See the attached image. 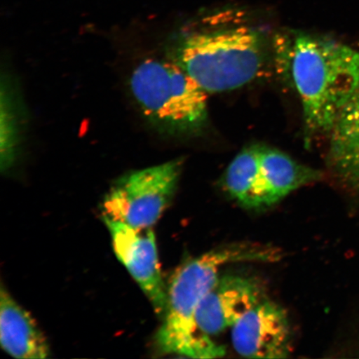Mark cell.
Here are the masks:
<instances>
[{"mask_svg":"<svg viewBox=\"0 0 359 359\" xmlns=\"http://www.w3.org/2000/svg\"><path fill=\"white\" fill-rule=\"evenodd\" d=\"M130 88L143 115L165 131L193 133L208 122V93L173 60L142 62Z\"/></svg>","mask_w":359,"mask_h":359,"instance_id":"4","label":"cell"},{"mask_svg":"<svg viewBox=\"0 0 359 359\" xmlns=\"http://www.w3.org/2000/svg\"><path fill=\"white\" fill-rule=\"evenodd\" d=\"M269 46L262 31L247 25L191 31L175 47L173 61L206 93L232 91L257 79Z\"/></svg>","mask_w":359,"mask_h":359,"instance_id":"3","label":"cell"},{"mask_svg":"<svg viewBox=\"0 0 359 359\" xmlns=\"http://www.w3.org/2000/svg\"><path fill=\"white\" fill-rule=\"evenodd\" d=\"M330 134V167L341 182L359 191V85Z\"/></svg>","mask_w":359,"mask_h":359,"instance_id":"11","label":"cell"},{"mask_svg":"<svg viewBox=\"0 0 359 359\" xmlns=\"http://www.w3.org/2000/svg\"><path fill=\"white\" fill-rule=\"evenodd\" d=\"M233 347L250 358L279 359L292 353V330L280 305L268 299L247 312L231 327Z\"/></svg>","mask_w":359,"mask_h":359,"instance_id":"7","label":"cell"},{"mask_svg":"<svg viewBox=\"0 0 359 359\" xmlns=\"http://www.w3.org/2000/svg\"><path fill=\"white\" fill-rule=\"evenodd\" d=\"M281 257L278 247L244 241L219 246L184 264L168 289L167 309L156 335L158 352L193 358L223 357L224 348L197 326L196 313L201 299L218 280L219 269L227 264L272 263Z\"/></svg>","mask_w":359,"mask_h":359,"instance_id":"1","label":"cell"},{"mask_svg":"<svg viewBox=\"0 0 359 359\" xmlns=\"http://www.w3.org/2000/svg\"><path fill=\"white\" fill-rule=\"evenodd\" d=\"M0 343L20 359H43L50 353L47 339L32 316L2 286L0 291Z\"/></svg>","mask_w":359,"mask_h":359,"instance_id":"10","label":"cell"},{"mask_svg":"<svg viewBox=\"0 0 359 359\" xmlns=\"http://www.w3.org/2000/svg\"><path fill=\"white\" fill-rule=\"evenodd\" d=\"M266 298L262 286L250 278L219 277L197 309V326L205 335L221 334Z\"/></svg>","mask_w":359,"mask_h":359,"instance_id":"8","label":"cell"},{"mask_svg":"<svg viewBox=\"0 0 359 359\" xmlns=\"http://www.w3.org/2000/svg\"><path fill=\"white\" fill-rule=\"evenodd\" d=\"M182 168L177 159L125 175L103 199L102 218L136 229L154 226L176 193Z\"/></svg>","mask_w":359,"mask_h":359,"instance_id":"5","label":"cell"},{"mask_svg":"<svg viewBox=\"0 0 359 359\" xmlns=\"http://www.w3.org/2000/svg\"><path fill=\"white\" fill-rule=\"evenodd\" d=\"M10 93L6 88L1 91V137H0V160L3 172L12 167L15 158L17 132Z\"/></svg>","mask_w":359,"mask_h":359,"instance_id":"13","label":"cell"},{"mask_svg":"<svg viewBox=\"0 0 359 359\" xmlns=\"http://www.w3.org/2000/svg\"><path fill=\"white\" fill-rule=\"evenodd\" d=\"M259 165V144L251 145L236 155L224 174V190L247 209H262L258 182Z\"/></svg>","mask_w":359,"mask_h":359,"instance_id":"12","label":"cell"},{"mask_svg":"<svg viewBox=\"0 0 359 359\" xmlns=\"http://www.w3.org/2000/svg\"><path fill=\"white\" fill-rule=\"evenodd\" d=\"M109 228L116 257L150 300L155 312L164 316L168 289L161 276L154 229H136L102 218Z\"/></svg>","mask_w":359,"mask_h":359,"instance_id":"6","label":"cell"},{"mask_svg":"<svg viewBox=\"0 0 359 359\" xmlns=\"http://www.w3.org/2000/svg\"><path fill=\"white\" fill-rule=\"evenodd\" d=\"M321 177L320 170L298 163L276 148L259 144L258 181L264 209Z\"/></svg>","mask_w":359,"mask_h":359,"instance_id":"9","label":"cell"},{"mask_svg":"<svg viewBox=\"0 0 359 359\" xmlns=\"http://www.w3.org/2000/svg\"><path fill=\"white\" fill-rule=\"evenodd\" d=\"M287 65L302 102L307 142L330 133L359 85V52L333 39L296 36Z\"/></svg>","mask_w":359,"mask_h":359,"instance_id":"2","label":"cell"}]
</instances>
